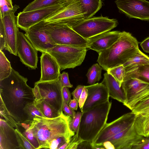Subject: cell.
<instances>
[{
  "label": "cell",
  "instance_id": "6da1fadb",
  "mask_svg": "<svg viewBox=\"0 0 149 149\" xmlns=\"http://www.w3.org/2000/svg\"><path fill=\"white\" fill-rule=\"evenodd\" d=\"M27 80L12 68L9 76L0 81V111L11 117L18 126L30 123L24 109L33 102L35 97Z\"/></svg>",
  "mask_w": 149,
  "mask_h": 149
},
{
  "label": "cell",
  "instance_id": "7a4b0ae2",
  "mask_svg": "<svg viewBox=\"0 0 149 149\" xmlns=\"http://www.w3.org/2000/svg\"><path fill=\"white\" fill-rule=\"evenodd\" d=\"M72 118L63 111L59 116L54 118L37 116L30 124L34 136L39 144V149L48 148L49 143L60 136L65 137L70 141L75 132L70 127Z\"/></svg>",
  "mask_w": 149,
  "mask_h": 149
},
{
  "label": "cell",
  "instance_id": "3957f363",
  "mask_svg": "<svg viewBox=\"0 0 149 149\" xmlns=\"http://www.w3.org/2000/svg\"><path fill=\"white\" fill-rule=\"evenodd\" d=\"M111 104L108 100L82 113L78 131L70 141L93 142L107 123Z\"/></svg>",
  "mask_w": 149,
  "mask_h": 149
},
{
  "label": "cell",
  "instance_id": "277c9868",
  "mask_svg": "<svg viewBox=\"0 0 149 149\" xmlns=\"http://www.w3.org/2000/svg\"><path fill=\"white\" fill-rule=\"evenodd\" d=\"M139 42L129 32H122L118 40L109 48L98 53L97 62L106 71L110 68L123 65L137 53Z\"/></svg>",
  "mask_w": 149,
  "mask_h": 149
},
{
  "label": "cell",
  "instance_id": "5b68a950",
  "mask_svg": "<svg viewBox=\"0 0 149 149\" xmlns=\"http://www.w3.org/2000/svg\"><path fill=\"white\" fill-rule=\"evenodd\" d=\"M43 27L56 45L88 48L87 40L68 25L56 22L45 24L44 22Z\"/></svg>",
  "mask_w": 149,
  "mask_h": 149
},
{
  "label": "cell",
  "instance_id": "8992f818",
  "mask_svg": "<svg viewBox=\"0 0 149 149\" xmlns=\"http://www.w3.org/2000/svg\"><path fill=\"white\" fill-rule=\"evenodd\" d=\"M118 24V20L102 15L84 19L71 27L81 37L87 40L103 33L110 31Z\"/></svg>",
  "mask_w": 149,
  "mask_h": 149
},
{
  "label": "cell",
  "instance_id": "52a82bcc",
  "mask_svg": "<svg viewBox=\"0 0 149 149\" xmlns=\"http://www.w3.org/2000/svg\"><path fill=\"white\" fill-rule=\"evenodd\" d=\"M87 51L86 48H84L56 45L47 52L55 58L62 70L74 68L81 65Z\"/></svg>",
  "mask_w": 149,
  "mask_h": 149
},
{
  "label": "cell",
  "instance_id": "ba28073f",
  "mask_svg": "<svg viewBox=\"0 0 149 149\" xmlns=\"http://www.w3.org/2000/svg\"><path fill=\"white\" fill-rule=\"evenodd\" d=\"M62 88L59 78L52 81H37L33 88L35 99L43 100L61 113L64 101Z\"/></svg>",
  "mask_w": 149,
  "mask_h": 149
},
{
  "label": "cell",
  "instance_id": "9c48e42d",
  "mask_svg": "<svg viewBox=\"0 0 149 149\" xmlns=\"http://www.w3.org/2000/svg\"><path fill=\"white\" fill-rule=\"evenodd\" d=\"M86 13L80 0H69L60 10L43 21L45 24L56 22L72 27L84 19Z\"/></svg>",
  "mask_w": 149,
  "mask_h": 149
},
{
  "label": "cell",
  "instance_id": "30bf717a",
  "mask_svg": "<svg viewBox=\"0 0 149 149\" xmlns=\"http://www.w3.org/2000/svg\"><path fill=\"white\" fill-rule=\"evenodd\" d=\"M136 114L132 111L125 114L111 123H106L96 138L91 143L93 149L103 144L112 136L125 130L134 123Z\"/></svg>",
  "mask_w": 149,
  "mask_h": 149
},
{
  "label": "cell",
  "instance_id": "8fae6325",
  "mask_svg": "<svg viewBox=\"0 0 149 149\" xmlns=\"http://www.w3.org/2000/svg\"><path fill=\"white\" fill-rule=\"evenodd\" d=\"M121 86L126 97L123 105L131 110L137 103L149 95V84L136 78H124Z\"/></svg>",
  "mask_w": 149,
  "mask_h": 149
},
{
  "label": "cell",
  "instance_id": "7c38bea8",
  "mask_svg": "<svg viewBox=\"0 0 149 149\" xmlns=\"http://www.w3.org/2000/svg\"><path fill=\"white\" fill-rule=\"evenodd\" d=\"M58 4L28 12H20L17 16L18 27L26 31L29 28L44 20L60 10L69 1Z\"/></svg>",
  "mask_w": 149,
  "mask_h": 149
},
{
  "label": "cell",
  "instance_id": "4fadbf2b",
  "mask_svg": "<svg viewBox=\"0 0 149 149\" xmlns=\"http://www.w3.org/2000/svg\"><path fill=\"white\" fill-rule=\"evenodd\" d=\"M43 26V20L30 27L24 34L33 47L42 53L47 52L56 45L45 32Z\"/></svg>",
  "mask_w": 149,
  "mask_h": 149
},
{
  "label": "cell",
  "instance_id": "5bb4252c",
  "mask_svg": "<svg viewBox=\"0 0 149 149\" xmlns=\"http://www.w3.org/2000/svg\"><path fill=\"white\" fill-rule=\"evenodd\" d=\"M115 3L119 12L129 18L149 21V1L146 0H116Z\"/></svg>",
  "mask_w": 149,
  "mask_h": 149
},
{
  "label": "cell",
  "instance_id": "9a60e30c",
  "mask_svg": "<svg viewBox=\"0 0 149 149\" xmlns=\"http://www.w3.org/2000/svg\"><path fill=\"white\" fill-rule=\"evenodd\" d=\"M17 52L21 62L32 69L37 68L38 51L33 47L24 34L18 30Z\"/></svg>",
  "mask_w": 149,
  "mask_h": 149
},
{
  "label": "cell",
  "instance_id": "2e32d148",
  "mask_svg": "<svg viewBox=\"0 0 149 149\" xmlns=\"http://www.w3.org/2000/svg\"><path fill=\"white\" fill-rule=\"evenodd\" d=\"M144 137L138 134L134 123L107 140L113 144L115 149H133L134 147L142 141Z\"/></svg>",
  "mask_w": 149,
  "mask_h": 149
},
{
  "label": "cell",
  "instance_id": "e0dca14e",
  "mask_svg": "<svg viewBox=\"0 0 149 149\" xmlns=\"http://www.w3.org/2000/svg\"><path fill=\"white\" fill-rule=\"evenodd\" d=\"M14 12L0 18V22L3 26L6 36V50L15 56L17 55V16Z\"/></svg>",
  "mask_w": 149,
  "mask_h": 149
},
{
  "label": "cell",
  "instance_id": "ac0fdd59",
  "mask_svg": "<svg viewBox=\"0 0 149 149\" xmlns=\"http://www.w3.org/2000/svg\"><path fill=\"white\" fill-rule=\"evenodd\" d=\"M85 86L88 90V95L81 110L82 113L109 100L107 89L102 82Z\"/></svg>",
  "mask_w": 149,
  "mask_h": 149
},
{
  "label": "cell",
  "instance_id": "d6986e66",
  "mask_svg": "<svg viewBox=\"0 0 149 149\" xmlns=\"http://www.w3.org/2000/svg\"><path fill=\"white\" fill-rule=\"evenodd\" d=\"M41 77L38 82L58 79L61 74L60 67L55 58L49 53L42 52L41 56Z\"/></svg>",
  "mask_w": 149,
  "mask_h": 149
},
{
  "label": "cell",
  "instance_id": "ffe728a7",
  "mask_svg": "<svg viewBox=\"0 0 149 149\" xmlns=\"http://www.w3.org/2000/svg\"><path fill=\"white\" fill-rule=\"evenodd\" d=\"M122 32L109 31L88 39L87 47L97 52H100L112 46L119 39Z\"/></svg>",
  "mask_w": 149,
  "mask_h": 149
},
{
  "label": "cell",
  "instance_id": "44dd1931",
  "mask_svg": "<svg viewBox=\"0 0 149 149\" xmlns=\"http://www.w3.org/2000/svg\"><path fill=\"white\" fill-rule=\"evenodd\" d=\"M104 75V78L102 82L107 88L109 97L123 104L125 102L126 97L122 87L120 86L118 82L107 72Z\"/></svg>",
  "mask_w": 149,
  "mask_h": 149
},
{
  "label": "cell",
  "instance_id": "7402d4cb",
  "mask_svg": "<svg viewBox=\"0 0 149 149\" xmlns=\"http://www.w3.org/2000/svg\"><path fill=\"white\" fill-rule=\"evenodd\" d=\"M134 125L138 134L145 137L149 136V109L136 114Z\"/></svg>",
  "mask_w": 149,
  "mask_h": 149
},
{
  "label": "cell",
  "instance_id": "603a6c76",
  "mask_svg": "<svg viewBox=\"0 0 149 149\" xmlns=\"http://www.w3.org/2000/svg\"><path fill=\"white\" fill-rule=\"evenodd\" d=\"M131 77L149 84V64L135 67L126 70L125 78Z\"/></svg>",
  "mask_w": 149,
  "mask_h": 149
},
{
  "label": "cell",
  "instance_id": "cb8c5ba5",
  "mask_svg": "<svg viewBox=\"0 0 149 149\" xmlns=\"http://www.w3.org/2000/svg\"><path fill=\"white\" fill-rule=\"evenodd\" d=\"M34 104L36 108L46 118H55L60 115L61 113L56 110L42 99H35Z\"/></svg>",
  "mask_w": 149,
  "mask_h": 149
},
{
  "label": "cell",
  "instance_id": "d4e9b609",
  "mask_svg": "<svg viewBox=\"0 0 149 149\" xmlns=\"http://www.w3.org/2000/svg\"><path fill=\"white\" fill-rule=\"evenodd\" d=\"M85 10V19L92 17L102 8V0H80Z\"/></svg>",
  "mask_w": 149,
  "mask_h": 149
},
{
  "label": "cell",
  "instance_id": "484cf974",
  "mask_svg": "<svg viewBox=\"0 0 149 149\" xmlns=\"http://www.w3.org/2000/svg\"><path fill=\"white\" fill-rule=\"evenodd\" d=\"M149 64V57L139 49L136 54L123 65L126 70L139 66Z\"/></svg>",
  "mask_w": 149,
  "mask_h": 149
},
{
  "label": "cell",
  "instance_id": "4316f807",
  "mask_svg": "<svg viewBox=\"0 0 149 149\" xmlns=\"http://www.w3.org/2000/svg\"><path fill=\"white\" fill-rule=\"evenodd\" d=\"M68 0H34L29 3L23 10L28 12L58 4L64 3Z\"/></svg>",
  "mask_w": 149,
  "mask_h": 149
},
{
  "label": "cell",
  "instance_id": "83f0119b",
  "mask_svg": "<svg viewBox=\"0 0 149 149\" xmlns=\"http://www.w3.org/2000/svg\"><path fill=\"white\" fill-rule=\"evenodd\" d=\"M103 68L99 64L95 63L88 70L86 76L87 83L92 85L99 81L102 78V71Z\"/></svg>",
  "mask_w": 149,
  "mask_h": 149
},
{
  "label": "cell",
  "instance_id": "f1b7e54d",
  "mask_svg": "<svg viewBox=\"0 0 149 149\" xmlns=\"http://www.w3.org/2000/svg\"><path fill=\"white\" fill-rule=\"evenodd\" d=\"M12 69L10 62L2 51L0 50V81L9 76Z\"/></svg>",
  "mask_w": 149,
  "mask_h": 149
},
{
  "label": "cell",
  "instance_id": "f546056e",
  "mask_svg": "<svg viewBox=\"0 0 149 149\" xmlns=\"http://www.w3.org/2000/svg\"><path fill=\"white\" fill-rule=\"evenodd\" d=\"M107 72L114 78L121 87L126 73V70L123 65H120L109 69Z\"/></svg>",
  "mask_w": 149,
  "mask_h": 149
},
{
  "label": "cell",
  "instance_id": "4dcf8cb0",
  "mask_svg": "<svg viewBox=\"0 0 149 149\" xmlns=\"http://www.w3.org/2000/svg\"><path fill=\"white\" fill-rule=\"evenodd\" d=\"M0 18L12 13H15L19 8L17 5L13 6L12 0H0Z\"/></svg>",
  "mask_w": 149,
  "mask_h": 149
},
{
  "label": "cell",
  "instance_id": "1f68e13d",
  "mask_svg": "<svg viewBox=\"0 0 149 149\" xmlns=\"http://www.w3.org/2000/svg\"><path fill=\"white\" fill-rule=\"evenodd\" d=\"M15 131L19 148L36 149L18 128H15Z\"/></svg>",
  "mask_w": 149,
  "mask_h": 149
},
{
  "label": "cell",
  "instance_id": "d6a6232c",
  "mask_svg": "<svg viewBox=\"0 0 149 149\" xmlns=\"http://www.w3.org/2000/svg\"><path fill=\"white\" fill-rule=\"evenodd\" d=\"M24 111L30 123L34 118L37 116L45 117L35 106L34 102L28 104L24 108Z\"/></svg>",
  "mask_w": 149,
  "mask_h": 149
},
{
  "label": "cell",
  "instance_id": "836d02e7",
  "mask_svg": "<svg viewBox=\"0 0 149 149\" xmlns=\"http://www.w3.org/2000/svg\"><path fill=\"white\" fill-rule=\"evenodd\" d=\"M148 109L149 95L137 103L131 110V111L137 114Z\"/></svg>",
  "mask_w": 149,
  "mask_h": 149
},
{
  "label": "cell",
  "instance_id": "e575fe53",
  "mask_svg": "<svg viewBox=\"0 0 149 149\" xmlns=\"http://www.w3.org/2000/svg\"><path fill=\"white\" fill-rule=\"evenodd\" d=\"M66 142H69L67 139L63 136H60L52 140L49 143L48 148L59 149V148Z\"/></svg>",
  "mask_w": 149,
  "mask_h": 149
},
{
  "label": "cell",
  "instance_id": "d590c367",
  "mask_svg": "<svg viewBox=\"0 0 149 149\" xmlns=\"http://www.w3.org/2000/svg\"><path fill=\"white\" fill-rule=\"evenodd\" d=\"M82 114L81 111L76 113L70 123V127L71 130L76 133L77 132L79 129Z\"/></svg>",
  "mask_w": 149,
  "mask_h": 149
},
{
  "label": "cell",
  "instance_id": "8d00e7d4",
  "mask_svg": "<svg viewBox=\"0 0 149 149\" xmlns=\"http://www.w3.org/2000/svg\"><path fill=\"white\" fill-rule=\"evenodd\" d=\"M24 130V131L23 133L21 132L27 139L30 143L36 149H38L39 147V144L38 141L34 136L32 130L29 128L28 129Z\"/></svg>",
  "mask_w": 149,
  "mask_h": 149
},
{
  "label": "cell",
  "instance_id": "74e56055",
  "mask_svg": "<svg viewBox=\"0 0 149 149\" xmlns=\"http://www.w3.org/2000/svg\"><path fill=\"white\" fill-rule=\"evenodd\" d=\"M59 79L63 87H66L68 88L73 87V85L70 82L68 72H64L61 74Z\"/></svg>",
  "mask_w": 149,
  "mask_h": 149
},
{
  "label": "cell",
  "instance_id": "f35d334b",
  "mask_svg": "<svg viewBox=\"0 0 149 149\" xmlns=\"http://www.w3.org/2000/svg\"><path fill=\"white\" fill-rule=\"evenodd\" d=\"M6 36L3 27L0 22V50L2 51L6 47Z\"/></svg>",
  "mask_w": 149,
  "mask_h": 149
},
{
  "label": "cell",
  "instance_id": "ab89813d",
  "mask_svg": "<svg viewBox=\"0 0 149 149\" xmlns=\"http://www.w3.org/2000/svg\"><path fill=\"white\" fill-rule=\"evenodd\" d=\"M88 95V90L85 86L78 102L79 105L81 110L85 102Z\"/></svg>",
  "mask_w": 149,
  "mask_h": 149
},
{
  "label": "cell",
  "instance_id": "60d3db41",
  "mask_svg": "<svg viewBox=\"0 0 149 149\" xmlns=\"http://www.w3.org/2000/svg\"><path fill=\"white\" fill-rule=\"evenodd\" d=\"M133 149H149V136L144 137L142 141Z\"/></svg>",
  "mask_w": 149,
  "mask_h": 149
},
{
  "label": "cell",
  "instance_id": "b9f144b4",
  "mask_svg": "<svg viewBox=\"0 0 149 149\" xmlns=\"http://www.w3.org/2000/svg\"><path fill=\"white\" fill-rule=\"evenodd\" d=\"M84 86L79 85L72 93L73 99L77 100L79 102L80 97L82 93Z\"/></svg>",
  "mask_w": 149,
  "mask_h": 149
},
{
  "label": "cell",
  "instance_id": "7bdbcfd3",
  "mask_svg": "<svg viewBox=\"0 0 149 149\" xmlns=\"http://www.w3.org/2000/svg\"><path fill=\"white\" fill-rule=\"evenodd\" d=\"M62 92L64 101L68 105L71 100V94L68 88L66 87H63Z\"/></svg>",
  "mask_w": 149,
  "mask_h": 149
},
{
  "label": "cell",
  "instance_id": "ee69618b",
  "mask_svg": "<svg viewBox=\"0 0 149 149\" xmlns=\"http://www.w3.org/2000/svg\"><path fill=\"white\" fill-rule=\"evenodd\" d=\"M63 111L64 112V113L66 115L72 118H73L75 115L76 113L64 101H63Z\"/></svg>",
  "mask_w": 149,
  "mask_h": 149
},
{
  "label": "cell",
  "instance_id": "f6af8a7d",
  "mask_svg": "<svg viewBox=\"0 0 149 149\" xmlns=\"http://www.w3.org/2000/svg\"><path fill=\"white\" fill-rule=\"evenodd\" d=\"M140 45L145 52L149 53V37L142 42Z\"/></svg>",
  "mask_w": 149,
  "mask_h": 149
},
{
  "label": "cell",
  "instance_id": "bcb514c9",
  "mask_svg": "<svg viewBox=\"0 0 149 149\" xmlns=\"http://www.w3.org/2000/svg\"><path fill=\"white\" fill-rule=\"evenodd\" d=\"M77 149H93L91 143L87 141H83L78 145Z\"/></svg>",
  "mask_w": 149,
  "mask_h": 149
},
{
  "label": "cell",
  "instance_id": "7dc6e473",
  "mask_svg": "<svg viewBox=\"0 0 149 149\" xmlns=\"http://www.w3.org/2000/svg\"><path fill=\"white\" fill-rule=\"evenodd\" d=\"M78 102L75 99L71 100L68 104L69 107L73 110H77L79 105Z\"/></svg>",
  "mask_w": 149,
  "mask_h": 149
},
{
  "label": "cell",
  "instance_id": "c3c4849f",
  "mask_svg": "<svg viewBox=\"0 0 149 149\" xmlns=\"http://www.w3.org/2000/svg\"><path fill=\"white\" fill-rule=\"evenodd\" d=\"M103 146L106 149H115L114 145L109 140H107L104 142Z\"/></svg>",
  "mask_w": 149,
  "mask_h": 149
},
{
  "label": "cell",
  "instance_id": "681fc988",
  "mask_svg": "<svg viewBox=\"0 0 149 149\" xmlns=\"http://www.w3.org/2000/svg\"><path fill=\"white\" fill-rule=\"evenodd\" d=\"M69 142H66L62 146L59 148V149H67V148L69 145Z\"/></svg>",
  "mask_w": 149,
  "mask_h": 149
}]
</instances>
